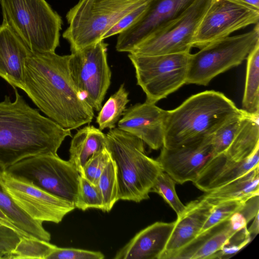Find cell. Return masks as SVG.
Masks as SVG:
<instances>
[{
  "label": "cell",
  "instance_id": "cell-1",
  "mask_svg": "<svg viewBox=\"0 0 259 259\" xmlns=\"http://www.w3.org/2000/svg\"><path fill=\"white\" fill-rule=\"evenodd\" d=\"M69 58L55 52H31L21 89L49 118L72 130L91 123L94 112L72 79Z\"/></svg>",
  "mask_w": 259,
  "mask_h": 259
},
{
  "label": "cell",
  "instance_id": "cell-2",
  "mask_svg": "<svg viewBox=\"0 0 259 259\" xmlns=\"http://www.w3.org/2000/svg\"><path fill=\"white\" fill-rule=\"evenodd\" d=\"M15 99L6 95L0 102V161L7 167L24 159L57 154L71 130L30 106L13 88Z\"/></svg>",
  "mask_w": 259,
  "mask_h": 259
},
{
  "label": "cell",
  "instance_id": "cell-3",
  "mask_svg": "<svg viewBox=\"0 0 259 259\" xmlns=\"http://www.w3.org/2000/svg\"><path fill=\"white\" fill-rule=\"evenodd\" d=\"M246 113L224 94L205 91L166 110L163 146L174 148L211 136L223 124Z\"/></svg>",
  "mask_w": 259,
  "mask_h": 259
},
{
  "label": "cell",
  "instance_id": "cell-4",
  "mask_svg": "<svg viewBox=\"0 0 259 259\" xmlns=\"http://www.w3.org/2000/svg\"><path fill=\"white\" fill-rule=\"evenodd\" d=\"M106 147L117 171L119 199L140 202L149 193L162 169L157 160L145 153L144 143L115 127L106 135Z\"/></svg>",
  "mask_w": 259,
  "mask_h": 259
},
{
  "label": "cell",
  "instance_id": "cell-5",
  "mask_svg": "<svg viewBox=\"0 0 259 259\" xmlns=\"http://www.w3.org/2000/svg\"><path fill=\"white\" fill-rule=\"evenodd\" d=\"M2 23L34 53L55 52L62 21L46 0H0Z\"/></svg>",
  "mask_w": 259,
  "mask_h": 259
},
{
  "label": "cell",
  "instance_id": "cell-6",
  "mask_svg": "<svg viewBox=\"0 0 259 259\" xmlns=\"http://www.w3.org/2000/svg\"><path fill=\"white\" fill-rule=\"evenodd\" d=\"M150 0H80L66 15L69 24L63 37L71 51L103 40L123 16Z\"/></svg>",
  "mask_w": 259,
  "mask_h": 259
},
{
  "label": "cell",
  "instance_id": "cell-7",
  "mask_svg": "<svg viewBox=\"0 0 259 259\" xmlns=\"http://www.w3.org/2000/svg\"><path fill=\"white\" fill-rule=\"evenodd\" d=\"M259 42V24L243 34L227 36L190 54L186 83L207 85L215 76L237 66Z\"/></svg>",
  "mask_w": 259,
  "mask_h": 259
},
{
  "label": "cell",
  "instance_id": "cell-8",
  "mask_svg": "<svg viewBox=\"0 0 259 259\" xmlns=\"http://www.w3.org/2000/svg\"><path fill=\"white\" fill-rule=\"evenodd\" d=\"M6 172L48 193L72 203L76 200L80 174L58 154H42L21 160Z\"/></svg>",
  "mask_w": 259,
  "mask_h": 259
},
{
  "label": "cell",
  "instance_id": "cell-9",
  "mask_svg": "<svg viewBox=\"0 0 259 259\" xmlns=\"http://www.w3.org/2000/svg\"><path fill=\"white\" fill-rule=\"evenodd\" d=\"M189 53L145 56L129 53L137 84L146 102L155 104L186 83Z\"/></svg>",
  "mask_w": 259,
  "mask_h": 259
},
{
  "label": "cell",
  "instance_id": "cell-10",
  "mask_svg": "<svg viewBox=\"0 0 259 259\" xmlns=\"http://www.w3.org/2000/svg\"><path fill=\"white\" fill-rule=\"evenodd\" d=\"M213 0H195L181 16L150 34L129 53L154 56L189 53L199 24Z\"/></svg>",
  "mask_w": 259,
  "mask_h": 259
},
{
  "label": "cell",
  "instance_id": "cell-11",
  "mask_svg": "<svg viewBox=\"0 0 259 259\" xmlns=\"http://www.w3.org/2000/svg\"><path fill=\"white\" fill-rule=\"evenodd\" d=\"M108 45L100 40L70 55L69 67L77 88L94 110L99 111L111 83Z\"/></svg>",
  "mask_w": 259,
  "mask_h": 259
},
{
  "label": "cell",
  "instance_id": "cell-12",
  "mask_svg": "<svg viewBox=\"0 0 259 259\" xmlns=\"http://www.w3.org/2000/svg\"><path fill=\"white\" fill-rule=\"evenodd\" d=\"M259 10L236 0H213L194 37L193 47L201 49L234 31L258 23Z\"/></svg>",
  "mask_w": 259,
  "mask_h": 259
},
{
  "label": "cell",
  "instance_id": "cell-13",
  "mask_svg": "<svg viewBox=\"0 0 259 259\" xmlns=\"http://www.w3.org/2000/svg\"><path fill=\"white\" fill-rule=\"evenodd\" d=\"M0 185L24 212L36 221L58 224L75 208L72 203L6 171L0 176Z\"/></svg>",
  "mask_w": 259,
  "mask_h": 259
},
{
  "label": "cell",
  "instance_id": "cell-14",
  "mask_svg": "<svg viewBox=\"0 0 259 259\" xmlns=\"http://www.w3.org/2000/svg\"><path fill=\"white\" fill-rule=\"evenodd\" d=\"M195 0H151L142 16L118 34L116 49L130 53L141 41L184 13Z\"/></svg>",
  "mask_w": 259,
  "mask_h": 259
},
{
  "label": "cell",
  "instance_id": "cell-15",
  "mask_svg": "<svg viewBox=\"0 0 259 259\" xmlns=\"http://www.w3.org/2000/svg\"><path fill=\"white\" fill-rule=\"evenodd\" d=\"M211 136L174 148H161L156 159L162 170L176 182H193L213 156Z\"/></svg>",
  "mask_w": 259,
  "mask_h": 259
},
{
  "label": "cell",
  "instance_id": "cell-16",
  "mask_svg": "<svg viewBox=\"0 0 259 259\" xmlns=\"http://www.w3.org/2000/svg\"><path fill=\"white\" fill-rule=\"evenodd\" d=\"M166 110L145 101L126 108L118 121V128L139 138L151 149L163 145Z\"/></svg>",
  "mask_w": 259,
  "mask_h": 259
},
{
  "label": "cell",
  "instance_id": "cell-17",
  "mask_svg": "<svg viewBox=\"0 0 259 259\" xmlns=\"http://www.w3.org/2000/svg\"><path fill=\"white\" fill-rule=\"evenodd\" d=\"M259 148L248 158L236 161L225 153L213 156L193 182L199 190L208 192L241 177L258 165Z\"/></svg>",
  "mask_w": 259,
  "mask_h": 259
},
{
  "label": "cell",
  "instance_id": "cell-18",
  "mask_svg": "<svg viewBox=\"0 0 259 259\" xmlns=\"http://www.w3.org/2000/svg\"><path fill=\"white\" fill-rule=\"evenodd\" d=\"M212 207V205L200 198L188 203L184 211L177 216L172 233L159 259H169L172 254L196 238Z\"/></svg>",
  "mask_w": 259,
  "mask_h": 259
},
{
  "label": "cell",
  "instance_id": "cell-19",
  "mask_svg": "<svg viewBox=\"0 0 259 259\" xmlns=\"http://www.w3.org/2000/svg\"><path fill=\"white\" fill-rule=\"evenodd\" d=\"M175 222H157L138 232L118 251L114 259H159L172 233Z\"/></svg>",
  "mask_w": 259,
  "mask_h": 259
},
{
  "label": "cell",
  "instance_id": "cell-20",
  "mask_svg": "<svg viewBox=\"0 0 259 259\" xmlns=\"http://www.w3.org/2000/svg\"><path fill=\"white\" fill-rule=\"evenodd\" d=\"M31 51L7 25H0V77L21 89L25 63Z\"/></svg>",
  "mask_w": 259,
  "mask_h": 259
},
{
  "label": "cell",
  "instance_id": "cell-21",
  "mask_svg": "<svg viewBox=\"0 0 259 259\" xmlns=\"http://www.w3.org/2000/svg\"><path fill=\"white\" fill-rule=\"evenodd\" d=\"M237 232L228 220L197 235L188 244L172 254L169 259L211 258L215 253L230 242Z\"/></svg>",
  "mask_w": 259,
  "mask_h": 259
},
{
  "label": "cell",
  "instance_id": "cell-22",
  "mask_svg": "<svg viewBox=\"0 0 259 259\" xmlns=\"http://www.w3.org/2000/svg\"><path fill=\"white\" fill-rule=\"evenodd\" d=\"M259 195L258 165L235 180L206 192L199 198L212 205L232 200H247Z\"/></svg>",
  "mask_w": 259,
  "mask_h": 259
},
{
  "label": "cell",
  "instance_id": "cell-23",
  "mask_svg": "<svg viewBox=\"0 0 259 259\" xmlns=\"http://www.w3.org/2000/svg\"><path fill=\"white\" fill-rule=\"evenodd\" d=\"M106 136L92 125L80 128L72 139L69 161L80 174L88 160L106 147Z\"/></svg>",
  "mask_w": 259,
  "mask_h": 259
},
{
  "label": "cell",
  "instance_id": "cell-24",
  "mask_svg": "<svg viewBox=\"0 0 259 259\" xmlns=\"http://www.w3.org/2000/svg\"><path fill=\"white\" fill-rule=\"evenodd\" d=\"M259 148L258 116L247 114L232 143L225 153L236 161L248 158Z\"/></svg>",
  "mask_w": 259,
  "mask_h": 259
},
{
  "label": "cell",
  "instance_id": "cell-25",
  "mask_svg": "<svg viewBox=\"0 0 259 259\" xmlns=\"http://www.w3.org/2000/svg\"><path fill=\"white\" fill-rule=\"evenodd\" d=\"M0 209L21 231L29 237L50 241V233L42 222L36 221L24 212L2 189L0 185Z\"/></svg>",
  "mask_w": 259,
  "mask_h": 259
},
{
  "label": "cell",
  "instance_id": "cell-26",
  "mask_svg": "<svg viewBox=\"0 0 259 259\" xmlns=\"http://www.w3.org/2000/svg\"><path fill=\"white\" fill-rule=\"evenodd\" d=\"M246 59L242 109L250 115L259 116V42L250 52Z\"/></svg>",
  "mask_w": 259,
  "mask_h": 259
},
{
  "label": "cell",
  "instance_id": "cell-27",
  "mask_svg": "<svg viewBox=\"0 0 259 259\" xmlns=\"http://www.w3.org/2000/svg\"><path fill=\"white\" fill-rule=\"evenodd\" d=\"M129 101L128 92L124 83H122L99 110L96 117L99 128L102 131L116 127V124L123 115Z\"/></svg>",
  "mask_w": 259,
  "mask_h": 259
},
{
  "label": "cell",
  "instance_id": "cell-28",
  "mask_svg": "<svg viewBox=\"0 0 259 259\" xmlns=\"http://www.w3.org/2000/svg\"><path fill=\"white\" fill-rule=\"evenodd\" d=\"M96 186L103 200L104 211H110L119 200L116 166L112 158L100 176Z\"/></svg>",
  "mask_w": 259,
  "mask_h": 259
},
{
  "label": "cell",
  "instance_id": "cell-29",
  "mask_svg": "<svg viewBox=\"0 0 259 259\" xmlns=\"http://www.w3.org/2000/svg\"><path fill=\"white\" fill-rule=\"evenodd\" d=\"M57 247L49 241L22 236L17 246L7 259H46Z\"/></svg>",
  "mask_w": 259,
  "mask_h": 259
},
{
  "label": "cell",
  "instance_id": "cell-30",
  "mask_svg": "<svg viewBox=\"0 0 259 259\" xmlns=\"http://www.w3.org/2000/svg\"><path fill=\"white\" fill-rule=\"evenodd\" d=\"M175 181L165 172L162 171L156 178L150 192L160 195L173 209L178 215L185 210L186 205L180 200L175 189Z\"/></svg>",
  "mask_w": 259,
  "mask_h": 259
},
{
  "label": "cell",
  "instance_id": "cell-31",
  "mask_svg": "<svg viewBox=\"0 0 259 259\" xmlns=\"http://www.w3.org/2000/svg\"><path fill=\"white\" fill-rule=\"evenodd\" d=\"M74 206L83 211L89 208L100 209L103 211L104 209L103 200L97 186L80 175Z\"/></svg>",
  "mask_w": 259,
  "mask_h": 259
},
{
  "label": "cell",
  "instance_id": "cell-32",
  "mask_svg": "<svg viewBox=\"0 0 259 259\" xmlns=\"http://www.w3.org/2000/svg\"><path fill=\"white\" fill-rule=\"evenodd\" d=\"M244 114L235 117L221 126L212 135L211 145L213 156L225 153L240 126Z\"/></svg>",
  "mask_w": 259,
  "mask_h": 259
},
{
  "label": "cell",
  "instance_id": "cell-33",
  "mask_svg": "<svg viewBox=\"0 0 259 259\" xmlns=\"http://www.w3.org/2000/svg\"><path fill=\"white\" fill-rule=\"evenodd\" d=\"M246 200H229L212 205L210 213L199 234L229 220L234 213L241 210Z\"/></svg>",
  "mask_w": 259,
  "mask_h": 259
},
{
  "label": "cell",
  "instance_id": "cell-34",
  "mask_svg": "<svg viewBox=\"0 0 259 259\" xmlns=\"http://www.w3.org/2000/svg\"><path fill=\"white\" fill-rule=\"evenodd\" d=\"M111 159L106 147L93 155L85 163L80 175L96 185L105 167Z\"/></svg>",
  "mask_w": 259,
  "mask_h": 259
},
{
  "label": "cell",
  "instance_id": "cell-35",
  "mask_svg": "<svg viewBox=\"0 0 259 259\" xmlns=\"http://www.w3.org/2000/svg\"><path fill=\"white\" fill-rule=\"evenodd\" d=\"M104 257L100 251L57 246L46 259H103Z\"/></svg>",
  "mask_w": 259,
  "mask_h": 259
},
{
  "label": "cell",
  "instance_id": "cell-36",
  "mask_svg": "<svg viewBox=\"0 0 259 259\" xmlns=\"http://www.w3.org/2000/svg\"><path fill=\"white\" fill-rule=\"evenodd\" d=\"M235 236L236 239L233 241L232 237L230 242L215 253L211 258L230 257L245 247L252 239L247 227L237 232Z\"/></svg>",
  "mask_w": 259,
  "mask_h": 259
},
{
  "label": "cell",
  "instance_id": "cell-37",
  "mask_svg": "<svg viewBox=\"0 0 259 259\" xmlns=\"http://www.w3.org/2000/svg\"><path fill=\"white\" fill-rule=\"evenodd\" d=\"M151 0L125 14L103 36V40L119 34L136 22L144 14Z\"/></svg>",
  "mask_w": 259,
  "mask_h": 259
},
{
  "label": "cell",
  "instance_id": "cell-38",
  "mask_svg": "<svg viewBox=\"0 0 259 259\" xmlns=\"http://www.w3.org/2000/svg\"><path fill=\"white\" fill-rule=\"evenodd\" d=\"M21 237L13 229L0 224V258H7L17 246Z\"/></svg>",
  "mask_w": 259,
  "mask_h": 259
},
{
  "label": "cell",
  "instance_id": "cell-39",
  "mask_svg": "<svg viewBox=\"0 0 259 259\" xmlns=\"http://www.w3.org/2000/svg\"><path fill=\"white\" fill-rule=\"evenodd\" d=\"M258 195L250 197L245 201L243 206L239 211L244 215L248 223L258 213Z\"/></svg>",
  "mask_w": 259,
  "mask_h": 259
},
{
  "label": "cell",
  "instance_id": "cell-40",
  "mask_svg": "<svg viewBox=\"0 0 259 259\" xmlns=\"http://www.w3.org/2000/svg\"><path fill=\"white\" fill-rule=\"evenodd\" d=\"M229 220L232 228L237 232L246 227L248 224L244 215L239 211L234 213Z\"/></svg>",
  "mask_w": 259,
  "mask_h": 259
},
{
  "label": "cell",
  "instance_id": "cell-41",
  "mask_svg": "<svg viewBox=\"0 0 259 259\" xmlns=\"http://www.w3.org/2000/svg\"><path fill=\"white\" fill-rule=\"evenodd\" d=\"M0 224L8 227L17 232L22 236L29 237L24 233L19 230L14 223L0 209Z\"/></svg>",
  "mask_w": 259,
  "mask_h": 259
},
{
  "label": "cell",
  "instance_id": "cell-42",
  "mask_svg": "<svg viewBox=\"0 0 259 259\" xmlns=\"http://www.w3.org/2000/svg\"><path fill=\"white\" fill-rule=\"evenodd\" d=\"M258 213H257L254 218V220L252 223L250 227L247 229V231L252 239V236L253 237L258 234L259 232V222H258Z\"/></svg>",
  "mask_w": 259,
  "mask_h": 259
},
{
  "label": "cell",
  "instance_id": "cell-43",
  "mask_svg": "<svg viewBox=\"0 0 259 259\" xmlns=\"http://www.w3.org/2000/svg\"><path fill=\"white\" fill-rule=\"evenodd\" d=\"M242 3L259 10V0H236Z\"/></svg>",
  "mask_w": 259,
  "mask_h": 259
},
{
  "label": "cell",
  "instance_id": "cell-44",
  "mask_svg": "<svg viewBox=\"0 0 259 259\" xmlns=\"http://www.w3.org/2000/svg\"><path fill=\"white\" fill-rule=\"evenodd\" d=\"M6 168L5 165L0 161V176L6 171Z\"/></svg>",
  "mask_w": 259,
  "mask_h": 259
}]
</instances>
